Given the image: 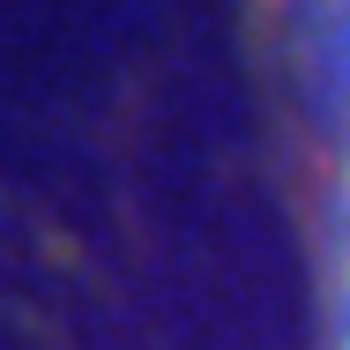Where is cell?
Returning <instances> with one entry per match:
<instances>
[{
    "mask_svg": "<svg viewBox=\"0 0 350 350\" xmlns=\"http://www.w3.org/2000/svg\"><path fill=\"white\" fill-rule=\"evenodd\" d=\"M321 231V350H350V0H276Z\"/></svg>",
    "mask_w": 350,
    "mask_h": 350,
    "instance_id": "cell-1",
    "label": "cell"
}]
</instances>
